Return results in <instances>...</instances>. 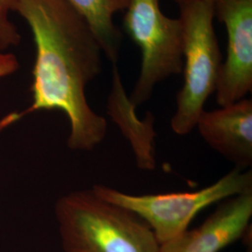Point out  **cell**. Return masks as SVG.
<instances>
[{
	"instance_id": "obj_1",
	"label": "cell",
	"mask_w": 252,
	"mask_h": 252,
	"mask_svg": "<svg viewBox=\"0 0 252 252\" xmlns=\"http://www.w3.org/2000/svg\"><path fill=\"white\" fill-rule=\"evenodd\" d=\"M36 47L32 103L0 120V132L40 110H60L69 123L67 147L91 152L103 142L107 120L91 108L86 87L102 71L103 54L85 19L67 0H17Z\"/></svg>"
},
{
	"instance_id": "obj_2",
	"label": "cell",
	"mask_w": 252,
	"mask_h": 252,
	"mask_svg": "<svg viewBox=\"0 0 252 252\" xmlns=\"http://www.w3.org/2000/svg\"><path fill=\"white\" fill-rule=\"evenodd\" d=\"M63 252H160L152 228L92 188L63 194L54 206Z\"/></svg>"
},
{
	"instance_id": "obj_3",
	"label": "cell",
	"mask_w": 252,
	"mask_h": 252,
	"mask_svg": "<svg viewBox=\"0 0 252 252\" xmlns=\"http://www.w3.org/2000/svg\"><path fill=\"white\" fill-rule=\"evenodd\" d=\"M183 27L184 84L172 117L175 134L186 135L196 126L207 98L216 90L222 63L213 18V0H175Z\"/></svg>"
},
{
	"instance_id": "obj_4",
	"label": "cell",
	"mask_w": 252,
	"mask_h": 252,
	"mask_svg": "<svg viewBox=\"0 0 252 252\" xmlns=\"http://www.w3.org/2000/svg\"><path fill=\"white\" fill-rule=\"evenodd\" d=\"M92 189L101 198L142 219L162 244L188 230L192 220L205 208L252 191V172L234 167L211 185L193 191L135 195L101 184Z\"/></svg>"
},
{
	"instance_id": "obj_5",
	"label": "cell",
	"mask_w": 252,
	"mask_h": 252,
	"mask_svg": "<svg viewBox=\"0 0 252 252\" xmlns=\"http://www.w3.org/2000/svg\"><path fill=\"white\" fill-rule=\"evenodd\" d=\"M126 33L141 50V69L129 96L135 108L152 97L161 81L183 71V27L162 13L159 0H129Z\"/></svg>"
},
{
	"instance_id": "obj_6",
	"label": "cell",
	"mask_w": 252,
	"mask_h": 252,
	"mask_svg": "<svg viewBox=\"0 0 252 252\" xmlns=\"http://www.w3.org/2000/svg\"><path fill=\"white\" fill-rule=\"evenodd\" d=\"M213 9L228 36L215 90L217 103L224 107L252 90V0H213Z\"/></svg>"
},
{
	"instance_id": "obj_7",
	"label": "cell",
	"mask_w": 252,
	"mask_h": 252,
	"mask_svg": "<svg viewBox=\"0 0 252 252\" xmlns=\"http://www.w3.org/2000/svg\"><path fill=\"white\" fill-rule=\"evenodd\" d=\"M252 191L225 199L198 227L161 244L160 252H220L252 230Z\"/></svg>"
},
{
	"instance_id": "obj_8",
	"label": "cell",
	"mask_w": 252,
	"mask_h": 252,
	"mask_svg": "<svg viewBox=\"0 0 252 252\" xmlns=\"http://www.w3.org/2000/svg\"><path fill=\"white\" fill-rule=\"evenodd\" d=\"M195 128L210 148L236 168L252 167V99L244 98L212 111L204 110Z\"/></svg>"
},
{
	"instance_id": "obj_9",
	"label": "cell",
	"mask_w": 252,
	"mask_h": 252,
	"mask_svg": "<svg viewBox=\"0 0 252 252\" xmlns=\"http://www.w3.org/2000/svg\"><path fill=\"white\" fill-rule=\"evenodd\" d=\"M107 108L108 115L120 126L133 148L136 142L135 135H138L141 147V154L137 161L138 167L153 170L155 167L154 140L148 137L154 138L156 135L153 129L154 118L151 113H148L144 122L137 118L135 114L136 108L126 94L116 63H113L112 66L111 90L108 95Z\"/></svg>"
},
{
	"instance_id": "obj_10",
	"label": "cell",
	"mask_w": 252,
	"mask_h": 252,
	"mask_svg": "<svg viewBox=\"0 0 252 252\" xmlns=\"http://www.w3.org/2000/svg\"><path fill=\"white\" fill-rule=\"evenodd\" d=\"M89 25L103 54L117 63L123 35L114 23L115 13L125 10L129 0H67Z\"/></svg>"
},
{
	"instance_id": "obj_11",
	"label": "cell",
	"mask_w": 252,
	"mask_h": 252,
	"mask_svg": "<svg viewBox=\"0 0 252 252\" xmlns=\"http://www.w3.org/2000/svg\"><path fill=\"white\" fill-rule=\"evenodd\" d=\"M17 0H0V52L18 46L21 34L10 19V12L14 11Z\"/></svg>"
},
{
	"instance_id": "obj_12",
	"label": "cell",
	"mask_w": 252,
	"mask_h": 252,
	"mask_svg": "<svg viewBox=\"0 0 252 252\" xmlns=\"http://www.w3.org/2000/svg\"><path fill=\"white\" fill-rule=\"evenodd\" d=\"M246 246V250L244 252H252V242L250 243L244 244Z\"/></svg>"
},
{
	"instance_id": "obj_13",
	"label": "cell",
	"mask_w": 252,
	"mask_h": 252,
	"mask_svg": "<svg viewBox=\"0 0 252 252\" xmlns=\"http://www.w3.org/2000/svg\"><path fill=\"white\" fill-rule=\"evenodd\" d=\"M6 55H7V53H1V52H0V61H1L2 59H4Z\"/></svg>"
},
{
	"instance_id": "obj_14",
	"label": "cell",
	"mask_w": 252,
	"mask_h": 252,
	"mask_svg": "<svg viewBox=\"0 0 252 252\" xmlns=\"http://www.w3.org/2000/svg\"><path fill=\"white\" fill-rule=\"evenodd\" d=\"M0 78H1V71H0Z\"/></svg>"
}]
</instances>
